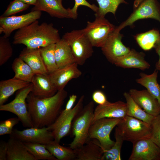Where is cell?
Here are the masks:
<instances>
[{
	"label": "cell",
	"instance_id": "cell-1",
	"mask_svg": "<svg viewBox=\"0 0 160 160\" xmlns=\"http://www.w3.org/2000/svg\"><path fill=\"white\" fill-rule=\"evenodd\" d=\"M67 95L64 89L52 97L44 98L36 96L31 92L26 101L33 127H47L52 124L60 114Z\"/></svg>",
	"mask_w": 160,
	"mask_h": 160
},
{
	"label": "cell",
	"instance_id": "cell-2",
	"mask_svg": "<svg viewBox=\"0 0 160 160\" xmlns=\"http://www.w3.org/2000/svg\"><path fill=\"white\" fill-rule=\"evenodd\" d=\"M13 39L14 44H23L32 49L56 44L61 39L58 30L52 23H43L39 24L38 20L18 29Z\"/></svg>",
	"mask_w": 160,
	"mask_h": 160
},
{
	"label": "cell",
	"instance_id": "cell-3",
	"mask_svg": "<svg viewBox=\"0 0 160 160\" xmlns=\"http://www.w3.org/2000/svg\"><path fill=\"white\" fill-rule=\"evenodd\" d=\"M94 102L93 101L89 102L73 120L71 132L74 138L69 145V147L73 149L81 147L90 139L89 130L94 116Z\"/></svg>",
	"mask_w": 160,
	"mask_h": 160
},
{
	"label": "cell",
	"instance_id": "cell-4",
	"mask_svg": "<svg viewBox=\"0 0 160 160\" xmlns=\"http://www.w3.org/2000/svg\"><path fill=\"white\" fill-rule=\"evenodd\" d=\"M116 128L124 141L132 143L142 139L150 138L152 131L151 125L127 115L121 119Z\"/></svg>",
	"mask_w": 160,
	"mask_h": 160
},
{
	"label": "cell",
	"instance_id": "cell-5",
	"mask_svg": "<svg viewBox=\"0 0 160 160\" xmlns=\"http://www.w3.org/2000/svg\"><path fill=\"white\" fill-rule=\"evenodd\" d=\"M62 38L71 47L78 65H83L92 56L93 47L83 29L67 32Z\"/></svg>",
	"mask_w": 160,
	"mask_h": 160
},
{
	"label": "cell",
	"instance_id": "cell-6",
	"mask_svg": "<svg viewBox=\"0 0 160 160\" xmlns=\"http://www.w3.org/2000/svg\"><path fill=\"white\" fill-rule=\"evenodd\" d=\"M121 119L104 118L96 120L90 127L89 139L97 140L104 151L110 149L115 143L110 138V133Z\"/></svg>",
	"mask_w": 160,
	"mask_h": 160
},
{
	"label": "cell",
	"instance_id": "cell-7",
	"mask_svg": "<svg viewBox=\"0 0 160 160\" xmlns=\"http://www.w3.org/2000/svg\"><path fill=\"white\" fill-rule=\"evenodd\" d=\"M33 87V84L31 83L28 86L18 90L12 101L0 105V111H8L16 115L25 127H33L28 110L26 101Z\"/></svg>",
	"mask_w": 160,
	"mask_h": 160
},
{
	"label": "cell",
	"instance_id": "cell-8",
	"mask_svg": "<svg viewBox=\"0 0 160 160\" xmlns=\"http://www.w3.org/2000/svg\"><path fill=\"white\" fill-rule=\"evenodd\" d=\"M84 96L82 95L77 103L70 111L64 110L51 125L47 127L53 134L54 140L60 143L61 139L71 132L72 124L74 118L83 107Z\"/></svg>",
	"mask_w": 160,
	"mask_h": 160
},
{
	"label": "cell",
	"instance_id": "cell-9",
	"mask_svg": "<svg viewBox=\"0 0 160 160\" xmlns=\"http://www.w3.org/2000/svg\"><path fill=\"white\" fill-rule=\"evenodd\" d=\"M95 16V20L87 21L83 29L93 47H101L116 27L105 17Z\"/></svg>",
	"mask_w": 160,
	"mask_h": 160
},
{
	"label": "cell",
	"instance_id": "cell-10",
	"mask_svg": "<svg viewBox=\"0 0 160 160\" xmlns=\"http://www.w3.org/2000/svg\"><path fill=\"white\" fill-rule=\"evenodd\" d=\"M151 18L160 23V7L157 0H144L125 21L116 27L119 31L139 20Z\"/></svg>",
	"mask_w": 160,
	"mask_h": 160
},
{
	"label": "cell",
	"instance_id": "cell-11",
	"mask_svg": "<svg viewBox=\"0 0 160 160\" xmlns=\"http://www.w3.org/2000/svg\"><path fill=\"white\" fill-rule=\"evenodd\" d=\"M41 11H31L25 14L18 16H12L0 17V33L8 38L13 31L30 24L39 19L41 15Z\"/></svg>",
	"mask_w": 160,
	"mask_h": 160
},
{
	"label": "cell",
	"instance_id": "cell-12",
	"mask_svg": "<svg viewBox=\"0 0 160 160\" xmlns=\"http://www.w3.org/2000/svg\"><path fill=\"white\" fill-rule=\"evenodd\" d=\"M10 137L23 142L38 143L46 145L54 140L52 132L47 127H29L22 130L13 129Z\"/></svg>",
	"mask_w": 160,
	"mask_h": 160
},
{
	"label": "cell",
	"instance_id": "cell-13",
	"mask_svg": "<svg viewBox=\"0 0 160 160\" xmlns=\"http://www.w3.org/2000/svg\"><path fill=\"white\" fill-rule=\"evenodd\" d=\"M115 27L101 47L108 60L113 64L117 58L126 55L131 50L122 43L123 35Z\"/></svg>",
	"mask_w": 160,
	"mask_h": 160
},
{
	"label": "cell",
	"instance_id": "cell-14",
	"mask_svg": "<svg viewBox=\"0 0 160 160\" xmlns=\"http://www.w3.org/2000/svg\"><path fill=\"white\" fill-rule=\"evenodd\" d=\"M133 144L129 160H160V148L150 138L140 140Z\"/></svg>",
	"mask_w": 160,
	"mask_h": 160
},
{
	"label": "cell",
	"instance_id": "cell-15",
	"mask_svg": "<svg viewBox=\"0 0 160 160\" xmlns=\"http://www.w3.org/2000/svg\"><path fill=\"white\" fill-rule=\"evenodd\" d=\"M44 11L50 16L59 18L75 19L78 14L74 13L71 9H65L57 0H38L31 11Z\"/></svg>",
	"mask_w": 160,
	"mask_h": 160
},
{
	"label": "cell",
	"instance_id": "cell-16",
	"mask_svg": "<svg viewBox=\"0 0 160 160\" xmlns=\"http://www.w3.org/2000/svg\"><path fill=\"white\" fill-rule=\"evenodd\" d=\"M76 63L68 65L48 73L50 79L58 91H61L71 79L79 77L82 72Z\"/></svg>",
	"mask_w": 160,
	"mask_h": 160
},
{
	"label": "cell",
	"instance_id": "cell-17",
	"mask_svg": "<svg viewBox=\"0 0 160 160\" xmlns=\"http://www.w3.org/2000/svg\"><path fill=\"white\" fill-rule=\"evenodd\" d=\"M129 94L135 102L149 114L156 116L160 114V104L147 89L129 90Z\"/></svg>",
	"mask_w": 160,
	"mask_h": 160
},
{
	"label": "cell",
	"instance_id": "cell-18",
	"mask_svg": "<svg viewBox=\"0 0 160 160\" xmlns=\"http://www.w3.org/2000/svg\"><path fill=\"white\" fill-rule=\"evenodd\" d=\"M127 111L126 103L121 101L113 103L108 101L105 105H98L95 107L92 123L102 118H122L127 116Z\"/></svg>",
	"mask_w": 160,
	"mask_h": 160
},
{
	"label": "cell",
	"instance_id": "cell-19",
	"mask_svg": "<svg viewBox=\"0 0 160 160\" xmlns=\"http://www.w3.org/2000/svg\"><path fill=\"white\" fill-rule=\"evenodd\" d=\"M31 83L33 87L31 92L39 97H51L58 91L51 81L48 74H35Z\"/></svg>",
	"mask_w": 160,
	"mask_h": 160
},
{
	"label": "cell",
	"instance_id": "cell-20",
	"mask_svg": "<svg viewBox=\"0 0 160 160\" xmlns=\"http://www.w3.org/2000/svg\"><path fill=\"white\" fill-rule=\"evenodd\" d=\"M144 57L143 52L132 49L128 54L117 58L114 64L124 68H136L145 70L149 68L150 65L145 60Z\"/></svg>",
	"mask_w": 160,
	"mask_h": 160
},
{
	"label": "cell",
	"instance_id": "cell-21",
	"mask_svg": "<svg viewBox=\"0 0 160 160\" xmlns=\"http://www.w3.org/2000/svg\"><path fill=\"white\" fill-rule=\"evenodd\" d=\"M19 57L30 66L35 74H48L41 54V48L26 47L20 52Z\"/></svg>",
	"mask_w": 160,
	"mask_h": 160
},
{
	"label": "cell",
	"instance_id": "cell-22",
	"mask_svg": "<svg viewBox=\"0 0 160 160\" xmlns=\"http://www.w3.org/2000/svg\"><path fill=\"white\" fill-rule=\"evenodd\" d=\"M74 150L76 160H102L104 152L99 141L95 139H90L83 146Z\"/></svg>",
	"mask_w": 160,
	"mask_h": 160
},
{
	"label": "cell",
	"instance_id": "cell-23",
	"mask_svg": "<svg viewBox=\"0 0 160 160\" xmlns=\"http://www.w3.org/2000/svg\"><path fill=\"white\" fill-rule=\"evenodd\" d=\"M7 142V160H37L21 141L10 137Z\"/></svg>",
	"mask_w": 160,
	"mask_h": 160
},
{
	"label": "cell",
	"instance_id": "cell-24",
	"mask_svg": "<svg viewBox=\"0 0 160 160\" xmlns=\"http://www.w3.org/2000/svg\"><path fill=\"white\" fill-rule=\"evenodd\" d=\"M55 56L58 68L76 63L71 47L62 38L55 44Z\"/></svg>",
	"mask_w": 160,
	"mask_h": 160
},
{
	"label": "cell",
	"instance_id": "cell-25",
	"mask_svg": "<svg viewBox=\"0 0 160 160\" xmlns=\"http://www.w3.org/2000/svg\"><path fill=\"white\" fill-rule=\"evenodd\" d=\"M31 83L13 78L0 82V105L4 104L8 98L17 91L28 86Z\"/></svg>",
	"mask_w": 160,
	"mask_h": 160
},
{
	"label": "cell",
	"instance_id": "cell-26",
	"mask_svg": "<svg viewBox=\"0 0 160 160\" xmlns=\"http://www.w3.org/2000/svg\"><path fill=\"white\" fill-rule=\"evenodd\" d=\"M127 105V115L133 117L151 125L155 116L146 113L132 97L129 92L123 94Z\"/></svg>",
	"mask_w": 160,
	"mask_h": 160
},
{
	"label": "cell",
	"instance_id": "cell-27",
	"mask_svg": "<svg viewBox=\"0 0 160 160\" xmlns=\"http://www.w3.org/2000/svg\"><path fill=\"white\" fill-rule=\"evenodd\" d=\"M158 73L156 69L150 75L141 73L140 74V78L136 81L137 83L145 87L160 104V85L157 81Z\"/></svg>",
	"mask_w": 160,
	"mask_h": 160
},
{
	"label": "cell",
	"instance_id": "cell-28",
	"mask_svg": "<svg viewBox=\"0 0 160 160\" xmlns=\"http://www.w3.org/2000/svg\"><path fill=\"white\" fill-rule=\"evenodd\" d=\"M54 140L45 145L46 148L57 160H76L75 150L60 145Z\"/></svg>",
	"mask_w": 160,
	"mask_h": 160
},
{
	"label": "cell",
	"instance_id": "cell-29",
	"mask_svg": "<svg viewBox=\"0 0 160 160\" xmlns=\"http://www.w3.org/2000/svg\"><path fill=\"white\" fill-rule=\"evenodd\" d=\"M12 68L15 73L13 78L23 81L31 83L35 74L30 66L19 57L14 60Z\"/></svg>",
	"mask_w": 160,
	"mask_h": 160
},
{
	"label": "cell",
	"instance_id": "cell-30",
	"mask_svg": "<svg viewBox=\"0 0 160 160\" xmlns=\"http://www.w3.org/2000/svg\"><path fill=\"white\" fill-rule=\"evenodd\" d=\"M160 36L159 31L153 29L137 34L135 39L139 46L143 50L147 51L154 48Z\"/></svg>",
	"mask_w": 160,
	"mask_h": 160
},
{
	"label": "cell",
	"instance_id": "cell-31",
	"mask_svg": "<svg viewBox=\"0 0 160 160\" xmlns=\"http://www.w3.org/2000/svg\"><path fill=\"white\" fill-rule=\"evenodd\" d=\"M28 151L38 160H57L46 148L45 145L23 142Z\"/></svg>",
	"mask_w": 160,
	"mask_h": 160
},
{
	"label": "cell",
	"instance_id": "cell-32",
	"mask_svg": "<svg viewBox=\"0 0 160 160\" xmlns=\"http://www.w3.org/2000/svg\"><path fill=\"white\" fill-rule=\"evenodd\" d=\"M55 44H51L41 48V54L48 73L58 68L55 56Z\"/></svg>",
	"mask_w": 160,
	"mask_h": 160
},
{
	"label": "cell",
	"instance_id": "cell-33",
	"mask_svg": "<svg viewBox=\"0 0 160 160\" xmlns=\"http://www.w3.org/2000/svg\"><path fill=\"white\" fill-rule=\"evenodd\" d=\"M116 141L109 150L104 151L102 160H121V151L123 141L121 136L116 128L115 132Z\"/></svg>",
	"mask_w": 160,
	"mask_h": 160
},
{
	"label": "cell",
	"instance_id": "cell-34",
	"mask_svg": "<svg viewBox=\"0 0 160 160\" xmlns=\"http://www.w3.org/2000/svg\"><path fill=\"white\" fill-rule=\"evenodd\" d=\"M98 5V10L95 15L105 17L108 12L114 15L119 5L122 3L127 4L124 0H96Z\"/></svg>",
	"mask_w": 160,
	"mask_h": 160
},
{
	"label": "cell",
	"instance_id": "cell-35",
	"mask_svg": "<svg viewBox=\"0 0 160 160\" xmlns=\"http://www.w3.org/2000/svg\"><path fill=\"white\" fill-rule=\"evenodd\" d=\"M13 49L8 38L0 37V66L4 64L12 57Z\"/></svg>",
	"mask_w": 160,
	"mask_h": 160
},
{
	"label": "cell",
	"instance_id": "cell-36",
	"mask_svg": "<svg viewBox=\"0 0 160 160\" xmlns=\"http://www.w3.org/2000/svg\"><path fill=\"white\" fill-rule=\"evenodd\" d=\"M30 5L19 0H14L10 2L7 9L1 15V17H7L21 12L28 9Z\"/></svg>",
	"mask_w": 160,
	"mask_h": 160
},
{
	"label": "cell",
	"instance_id": "cell-37",
	"mask_svg": "<svg viewBox=\"0 0 160 160\" xmlns=\"http://www.w3.org/2000/svg\"><path fill=\"white\" fill-rule=\"evenodd\" d=\"M20 121L18 117L9 119L0 122V135L11 134L14 126Z\"/></svg>",
	"mask_w": 160,
	"mask_h": 160
},
{
	"label": "cell",
	"instance_id": "cell-38",
	"mask_svg": "<svg viewBox=\"0 0 160 160\" xmlns=\"http://www.w3.org/2000/svg\"><path fill=\"white\" fill-rule=\"evenodd\" d=\"M150 138L160 148V114L155 117L151 124Z\"/></svg>",
	"mask_w": 160,
	"mask_h": 160
},
{
	"label": "cell",
	"instance_id": "cell-39",
	"mask_svg": "<svg viewBox=\"0 0 160 160\" xmlns=\"http://www.w3.org/2000/svg\"><path fill=\"white\" fill-rule=\"evenodd\" d=\"M75 4L71 9L72 11L75 14H78L77 9L79 7L83 6L87 7L96 13L98 10V7L95 4H91L86 0H74Z\"/></svg>",
	"mask_w": 160,
	"mask_h": 160
},
{
	"label": "cell",
	"instance_id": "cell-40",
	"mask_svg": "<svg viewBox=\"0 0 160 160\" xmlns=\"http://www.w3.org/2000/svg\"><path fill=\"white\" fill-rule=\"evenodd\" d=\"M92 97L93 101L98 105H104L108 102L105 95L100 90L95 91L92 94Z\"/></svg>",
	"mask_w": 160,
	"mask_h": 160
},
{
	"label": "cell",
	"instance_id": "cell-41",
	"mask_svg": "<svg viewBox=\"0 0 160 160\" xmlns=\"http://www.w3.org/2000/svg\"><path fill=\"white\" fill-rule=\"evenodd\" d=\"M8 146L7 142L1 140L0 142V160H7Z\"/></svg>",
	"mask_w": 160,
	"mask_h": 160
},
{
	"label": "cell",
	"instance_id": "cell-42",
	"mask_svg": "<svg viewBox=\"0 0 160 160\" xmlns=\"http://www.w3.org/2000/svg\"><path fill=\"white\" fill-rule=\"evenodd\" d=\"M77 98L76 95L72 94L70 96L69 99L66 105L65 111H70L72 108L73 105Z\"/></svg>",
	"mask_w": 160,
	"mask_h": 160
},
{
	"label": "cell",
	"instance_id": "cell-43",
	"mask_svg": "<svg viewBox=\"0 0 160 160\" xmlns=\"http://www.w3.org/2000/svg\"><path fill=\"white\" fill-rule=\"evenodd\" d=\"M154 48L159 57L158 61L156 64V69L160 71V36L155 44Z\"/></svg>",
	"mask_w": 160,
	"mask_h": 160
},
{
	"label": "cell",
	"instance_id": "cell-44",
	"mask_svg": "<svg viewBox=\"0 0 160 160\" xmlns=\"http://www.w3.org/2000/svg\"><path fill=\"white\" fill-rule=\"evenodd\" d=\"M24 3L29 5H33L35 6L38 0H19Z\"/></svg>",
	"mask_w": 160,
	"mask_h": 160
},
{
	"label": "cell",
	"instance_id": "cell-45",
	"mask_svg": "<svg viewBox=\"0 0 160 160\" xmlns=\"http://www.w3.org/2000/svg\"><path fill=\"white\" fill-rule=\"evenodd\" d=\"M144 0H134V7L136 8L139 4Z\"/></svg>",
	"mask_w": 160,
	"mask_h": 160
},
{
	"label": "cell",
	"instance_id": "cell-46",
	"mask_svg": "<svg viewBox=\"0 0 160 160\" xmlns=\"http://www.w3.org/2000/svg\"><path fill=\"white\" fill-rule=\"evenodd\" d=\"M58 0L60 3H62V0Z\"/></svg>",
	"mask_w": 160,
	"mask_h": 160
}]
</instances>
